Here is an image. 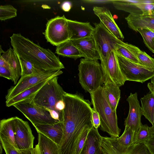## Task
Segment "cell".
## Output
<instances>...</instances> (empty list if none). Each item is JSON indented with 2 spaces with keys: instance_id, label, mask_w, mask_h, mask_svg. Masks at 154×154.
<instances>
[{
  "instance_id": "obj_18",
  "label": "cell",
  "mask_w": 154,
  "mask_h": 154,
  "mask_svg": "<svg viewBox=\"0 0 154 154\" xmlns=\"http://www.w3.org/2000/svg\"><path fill=\"white\" fill-rule=\"evenodd\" d=\"M13 117L3 119L0 122V139L1 143L10 144L16 148L13 126Z\"/></svg>"
},
{
  "instance_id": "obj_9",
  "label": "cell",
  "mask_w": 154,
  "mask_h": 154,
  "mask_svg": "<svg viewBox=\"0 0 154 154\" xmlns=\"http://www.w3.org/2000/svg\"><path fill=\"white\" fill-rule=\"evenodd\" d=\"M63 73L60 70L21 77L17 84L8 90L5 96L6 100L12 98L41 81L59 76Z\"/></svg>"
},
{
  "instance_id": "obj_12",
  "label": "cell",
  "mask_w": 154,
  "mask_h": 154,
  "mask_svg": "<svg viewBox=\"0 0 154 154\" xmlns=\"http://www.w3.org/2000/svg\"><path fill=\"white\" fill-rule=\"evenodd\" d=\"M126 100L129 103V109L128 115L125 119L124 125L125 126L130 128L135 134L142 123L141 119L142 115L137 93H131Z\"/></svg>"
},
{
  "instance_id": "obj_13",
  "label": "cell",
  "mask_w": 154,
  "mask_h": 154,
  "mask_svg": "<svg viewBox=\"0 0 154 154\" xmlns=\"http://www.w3.org/2000/svg\"><path fill=\"white\" fill-rule=\"evenodd\" d=\"M93 11L100 22L109 31L119 39L121 40L124 38L121 30L108 9L104 7L95 6L93 8Z\"/></svg>"
},
{
  "instance_id": "obj_32",
  "label": "cell",
  "mask_w": 154,
  "mask_h": 154,
  "mask_svg": "<svg viewBox=\"0 0 154 154\" xmlns=\"http://www.w3.org/2000/svg\"><path fill=\"white\" fill-rule=\"evenodd\" d=\"M17 10L11 5H1L0 6V20L5 21L15 17Z\"/></svg>"
},
{
  "instance_id": "obj_6",
  "label": "cell",
  "mask_w": 154,
  "mask_h": 154,
  "mask_svg": "<svg viewBox=\"0 0 154 154\" xmlns=\"http://www.w3.org/2000/svg\"><path fill=\"white\" fill-rule=\"evenodd\" d=\"M117 54L120 69L126 81L143 83L154 77V68L134 63Z\"/></svg>"
},
{
  "instance_id": "obj_43",
  "label": "cell",
  "mask_w": 154,
  "mask_h": 154,
  "mask_svg": "<svg viewBox=\"0 0 154 154\" xmlns=\"http://www.w3.org/2000/svg\"><path fill=\"white\" fill-rule=\"evenodd\" d=\"M33 154H42L41 147L38 143L35 145V147L33 148Z\"/></svg>"
},
{
  "instance_id": "obj_16",
  "label": "cell",
  "mask_w": 154,
  "mask_h": 154,
  "mask_svg": "<svg viewBox=\"0 0 154 154\" xmlns=\"http://www.w3.org/2000/svg\"><path fill=\"white\" fill-rule=\"evenodd\" d=\"M0 57L8 64L12 75V81L16 85L21 77L22 69L19 57L11 48L0 55Z\"/></svg>"
},
{
  "instance_id": "obj_38",
  "label": "cell",
  "mask_w": 154,
  "mask_h": 154,
  "mask_svg": "<svg viewBox=\"0 0 154 154\" xmlns=\"http://www.w3.org/2000/svg\"><path fill=\"white\" fill-rule=\"evenodd\" d=\"M92 120L93 127L98 129L100 125V121L98 113L93 109L92 112Z\"/></svg>"
},
{
  "instance_id": "obj_1",
  "label": "cell",
  "mask_w": 154,
  "mask_h": 154,
  "mask_svg": "<svg viewBox=\"0 0 154 154\" xmlns=\"http://www.w3.org/2000/svg\"><path fill=\"white\" fill-rule=\"evenodd\" d=\"M13 49L18 56L47 72L64 68L59 58L49 49L43 48L20 33L10 37Z\"/></svg>"
},
{
  "instance_id": "obj_35",
  "label": "cell",
  "mask_w": 154,
  "mask_h": 154,
  "mask_svg": "<svg viewBox=\"0 0 154 154\" xmlns=\"http://www.w3.org/2000/svg\"><path fill=\"white\" fill-rule=\"evenodd\" d=\"M91 129L85 130L81 134L76 147L75 154H80L84 145L88 135Z\"/></svg>"
},
{
  "instance_id": "obj_4",
  "label": "cell",
  "mask_w": 154,
  "mask_h": 154,
  "mask_svg": "<svg viewBox=\"0 0 154 154\" xmlns=\"http://www.w3.org/2000/svg\"><path fill=\"white\" fill-rule=\"evenodd\" d=\"M78 70L79 82L85 91L90 94L102 86V71L98 60L82 58Z\"/></svg>"
},
{
  "instance_id": "obj_46",
  "label": "cell",
  "mask_w": 154,
  "mask_h": 154,
  "mask_svg": "<svg viewBox=\"0 0 154 154\" xmlns=\"http://www.w3.org/2000/svg\"><path fill=\"white\" fill-rule=\"evenodd\" d=\"M5 52L2 49V48H1V46L0 45V54H1L2 53V54L4 53Z\"/></svg>"
},
{
  "instance_id": "obj_45",
  "label": "cell",
  "mask_w": 154,
  "mask_h": 154,
  "mask_svg": "<svg viewBox=\"0 0 154 154\" xmlns=\"http://www.w3.org/2000/svg\"><path fill=\"white\" fill-rule=\"evenodd\" d=\"M95 154H104L101 149L100 146L98 147Z\"/></svg>"
},
{
  "instance_id": "obj_42",
  "label": "cell",
  "mask_w": 154,
  "mask_h": 154,
  "mask_svg": "<svg viewBox=\"0 0 154 154\" xmlns=\"http://www.w3.org/2000/svg\"><path fill=\"white\" fill-rule=\"evenodd\" d=\"M83 2H85L87 3H112V0H87V1H84Z\"/></svg>"
},
{
  "instance_id": "obj_14",
  "label": "cell",
  "mask_w": 154,
  "mask_h": 154,
  "mask_svg": "<svg viewBox=\"0 0 154 154\" xmlns=\"http://www.w3.org/2000/svg\"><path fill=\"white\" fill-rule=\"evenodd\" d=\"M71 40L79 50L84 58L93 60H100L92 35L77 40Z\"/></svg>"
},
{
  "instance_id": "obj_39",
  "label": "cell",
  "mask_w": 154,
  "mask_h": 154,
  "mask_svg": "<svg viewBox=\"0 0 154 154\" xmlns=\"http://www.w3.org/2000/svg\"><path fill=\"white\" fill-rule=\"evenodd\" d=\"M0 76L12 81V75L9 70L2 66H0Z\"/></svg>"
},
{
  "instance_id": "obj_27",
  "label": "cell",
  "mask_w": 154,
  "mask_h": 154,
  "mask_svg": "<svg viewBox=\"0 0 154 154\" xmlns=\"http://www.w3.org/2000/svg\"><path fill=\"white\" fill-rule=\"evenodd\" d=\"M125 127L122 134L115 139L119 146L123 150L127 151L134 144L135 133L130 128L127 126Z\"/></svg>"
},
{
  "instance_id": "obj_30",
  "label": "cell",
  "mask_w": 154,
  "mask_h": 154,
  "mask_svg": "<svg viewBox=\"0 0 154 154\" xmlns=\"http://www.w3.org/2000/svg\"><path fill=\"white\" fill-rule=\"evenodd\" d=\"M151 134L149 127L146 125L141 123L134 138V144H144L149 138Z\"/></svg>"
},
{
  "instance_id": "obj_37",
  "label": "cell",
  "mask_w": 154,
  "mask_h": 154,
  "mask_svg": "<svg viewBox=\"0 0 154 154\" xmlns=\"http://www.w3.org/2000/svg\"><path fill=\"white\" fill-rule=\"evenodd\" d=\"M144 144L150 154H154V134H151L150 137Z\"/></svg>"
},
{
  "instance_id": "obj_11",
  "label": "cell",
  "mask_w": 154,
  "mask_h": 154,
  "mask_svg": "<svg viewBox=\"0 0 154 154\" xmlns=\"http://www.w3.org/2000/svg\"><path fill=\"white\" fill-rule=\"evenodd\" d=\"M101 65L103 84L112 82L119 87L124 85L126 80L121 72L115 51H112L106 62Z\"/></svg>"
},
{
  "instance_id": "obj_17",
  "label": "cell",
  "mask_w": 154,
  "mask_h": 154,
  "mask_svg": "<svg viewBox=\"0 0 154 154\" xmlns=\"http://www.w3.org/2000/svg\"><path fill=\"white\" fill-rule=\"evenodd\" d=\"M33 126L38 133L44 134L58 145L59 144L63 132L61 122L53 124H37Z\"/></svg>"
},
{
  "instance_id": "obj_8",
  "label": "cell",
  "mask_w": 154,
  "mask_h": 154,
  "mask_svg": "<svg viewBox=\"0 0 154 154\" xmlns=\"http://www.w3.org/2000/svg\"><path fill=\"white\" fill-rule=\"evenodd\" d=\"M44 34L47 42L56 46L69 40L67 19L63 15L50 19Z\"/></svg>"
},
{
  "instance_id": "obj_44",
  "label": "cell",
  "mask_w": 154,
  "mask_h": 154,
  "mask_svg": "<svg viewBox=\"0 0 154 154\" xmlns=\"http://www.w3.org/2000/svg\"><path fill=\"white\" fill-rule=\"evenodd\" d=\"M152 126L149 127V131L150 134H154V122Z\"/></svg>"
},
{
  "instance_id": "obj_22",
  "label": "cell",
  "mask_w": 154,
  "mask_h": 154,
  "mask_svg": "<svg viewBox=\"0 0 154 154\" xmlns=\"http://www.w3.org/2000/svg\"><path fill=\"white\" fill-rule=\"evenodd\" d=\"M55 53L59 55L73 58L75 60L83 57L79 50L69 39L57 45Z\"/></svg>"
},
{
  "instance_id": "obj_40",
  "label": "cell",
  "mask_w": 154,
  "mask_h": 154,
  "mask_svg": "<svg viewBox=\"0 0 154 154\" xmlns=\"http://www.w3.org/2000/svg\"><path fill=\"white\" fill-rule=\"evenodd\" d=\"M71 2L68 1L64 2L61 6L62 10L65 12L69 11L71 9Z\"/></svg>"
},
{
  "instance_id": "obj_19",
  "label": "cell",
  "mask_w": 154,
  "mask_h": 154,
  "mask_svg": "<svg viewBox=\"0 0 154 154\" xmlns=\"http://www.w3.org/2000/svg\"><path fill=\"white\" fill-rule=\"evenodd\" d=\"M102 136L98 129L93 127L89 132L84 145L80 154H95L100 146Z\"/></svg>"
},
{
  "instance_id": "obj_41",
  "label": "cell",
  "mask_w": 154,
  "mask_h": 154,
  "mask_svg": "<svg viewBox=\"0 0 154 154\" xmlns=\"http://www.w3.org/2000/svg\"><path fill=\"white\" fill-rule=\"evenodd\" d=\"M147 86L150 92L154 96V77L151 79L150 82L147 84Z\"/></svg>"
},
{
  "instance_id": "obj_24",
  "label": "cell",
  "mask_w": 154,
  "mask_h": 154,
  "mask_svg": "<svg viewBox=\"0 0 154 154\" xmlns=\"http://www.w3.org/2000/svg\"><path fill=\"white\" fill-rule=\"evenodd\" d=\"M140 51L138 48L134 45L123 42L118 47L116 52L117 54L129 60L141 64L137 57Z\"/></svg>"
},
{
  "instance_id": "obj_31",
  "label": "cell",
  "mask_w": 154,
  "mask_h": 154,
  "mask_svg": "<svg viewBox=\"0 0 154 154\" xmlns=\"http://www.w3.org/2000/svg\"><path fill=\"white\" fill-rule=\"evenodd\" d=\"M127 23H145L154 24V13L135 16L129 14L125 18Z\"/></svg>"
},
{
  "instance_id": "obj_26",
  "label": "cell",
  "mask_w": 154,
  "mask_h": 154,
  "mask_svg": "<svg viewBox=\"0 0 154 154\" xmlns=\"http://www.w3.org/2000/svg\"><path fill=\"white\" fill-rule=\"evenodd\" d=\"M38 133L42 154H59L57 144L42 134Z\"/></svg>"
},
{
  "instance_id": "obj_15",
  "label": "cell",
  "mask_w": 154,
  "mask_h": 154,
  "mask_svg": "<svg viewBox=\"0 0 154 154\" xmlns=\"http://www.w3.org/2000/svg\"><path fill=\"white\" fill-rule=\"evenodd\" d=\"M69 39L77 40L92 35L94 27L90 22H83L67 19Z\"/></svg>"
},
{
  "instance_id": "obj_5",
  "label": "cell",
  "mask_w": 154,
  "mask_h": 154,
  "mask_svg": "<svg viewBox=\"0 0 154 154\" xmlns=\"http://www.w3.org/2000/svg\"><path fill=\"white\" fill-rule=\"evenodd\" d=\"M92 36L100 58L101 65L106 61L109 54L116 49L123 42L109 31L100 22L94 23Z\"/></svg>"
},
{
  "instance_id": "obj_47",
  "label": "cell",
  "mask_w": 154,
  "mask_h": 154,
  "mask_svg": "<svg viewBox=\"0 0 154 154\" xmlns=\"http://www.w3.org/2000/svg\"><path fill=\"white\" fill-rule=\"evenodd\" d=\"M2 144L1 143V144H0V154H2Z\"/></svg>"
},
{
  "instance_id": "obj_25",
  "label": "cell",
  "mask_w": 154,
  "mask_h": 154,
  "mask_svg": "<svg viewBox=\"0 0 154 154\" xmlns=\"http://www.w3.org/2000/svg\"><path fill=\"white\" fill-rule=\"evenodd\" d=\"M100 147L104 154H126V151L119 146L115 138L102 137Z\"/></svg>"
},
{
  "instance_id": "obj_23",
  "label": "cell",
  "mask_w": 154,
  "mask_h": 154,
  "mask_svg": "<svg viewBox=\"0 0 154 154\" xmlns=\"http://www.w3.org/2000/svg\"><path fill=\"white\" fill-rule=\"evenodd\" d=\"M140 109L144 116L152 125L154 122V96L148 93L140 98Z\"/></svg>"
},
{
  "instance_id": "obj_29",
  "label": "cell",
  "mask_w": 154,
  "mask_h": 154,
  "mask_svg": "<svg viewBox=\"0 0 154 154\" xmlns=\"http://www.w3.org/2000/svg\"><path fill=\"white\" fill-rule=\"evenodd\" d=\"M142 36L146 46L152 53H154V32L148 28H139L137 29Z\"/></svg>"
},
{
  "instance_id": "obj_28",
  "label": "cell",
  "mask_w": 154,
  "mask_h": 154,
  "mask_svg": "<svg viewBox=\"0 0 154 154\" xmlns=\"http://www.w3.org/2000/svg\"><path fill=\"white\" fill-rule=\"evenodd\" d=\"M21 66V77L40 74L46 72L32 63L19 57Z\"/></svg>"
},
{
  "instance_id": "obj_33",
  "label": "cell",
  "mask_w": 154,
  "mask_h": 154,
  "mask_svg": "<svg viewBox=\"0 0 154 154\" xmlns=\"http://www.w3.org/2000/svg\"><path fill=\"white\" fill-rule=\"evenodd\" d=\"M1 143L6 154H33V148L19 149L10 144Z\"/></svg>"
},
{
  "instance_id": "obj_10",
  "label": "cell",
  "mask_w": 154,
  "mask_h": 154,
  "mask_svg": "<svg viewBox=\"0 0 154 154\" xmlns=\"http://www.w3.org/2000/svg\"><path fill=\"white\" fill-rule=\"evenodd\" d=\"M13 126L17 148L33 149L35 137L28 122L18 117H14Z\"/></svg>"
},
{
  "instance_id": "obj_36",
  "label": "cell",
  "mask_w": 154,
  "mask_h": 154,
  "mask_svg": "<svg viewBox=\"0 0 154 154\" xmlns=\"http://www.w3.org/2000/svg\"><path fill=\"white\" fill-rule=\"evenodd\" d=\"M128 27L137 32V30L139 28H148L154 31V24L145 23H128Z\"/></svg>"
},
{
  "instance_id": "obj_3",
  "label": "cell",
  "mask_w": 154,
  "mask_h": 154,
  "mask_svg": "<svg viewBox=\"0 0 154 154\" xmlns=\"http://www.w3.org/2000/svg\"><path fill=\"white\" fill-rule=\"evenodd\" d=\"M58 76L50 79L33 97L34 104L42 107L50 113L54 119L61 122L63 115L57 112L56 106L63 100L65 92L58 82Z\"/></svg>"
},
{
  "instance_id": "obj_20",
  "label": "cell",
  "mask_w": 154,
  "mask_h": 154,
  "mask_svg": "<svg viewBox=\"0 0 154 154\" xmlns=\"http://www.w3.org/2000/svg\"><path fill=\"white\" fill-rule=\"evenodd\" d=\"M51 79L41 81L12 98L6 100V106L8 107L13 106L18 103L32 98Z\"/></svg>"
},
{
  "instance_id": "obj_2",
  "label": "cell",
  "mask_w": 154,
  "mask_h": 154,
  "mask_svg": "<svg viewBox=\"0 0 154 154\" xmlns=\"http://www.w3.org/2000/svg\"><path fill=\"white\" fill-rule=\"evenodd\" d=\"M90 94L93 109L99 116L101 130L111 137H119L121 129L118 126L116 112L112 110L102 86Z\"/></svg>"
},
{
  "instance_id": "obj_48",
  "label": "cell",
  "mask_w": 154,
  "mask_h": 154,
  "mask_svg": "<svg viewBox=\"0 0 154 154\" xmlns=\"http://www.w3.org/2000/svg\"><path fill=\"white\" fill-rule=\"evenodd\" d=\"M152 31L154 32V31H153V30H152Z\"/></svg>"
},
{
  "instance_id": "obj_34",
  "label": "cell",
  "mask_w": 154,
  "mask_h": 154,
  "mask_svg": "<svg viewBox=\"0 0 154 154\" xmlns=\"http://www.w3.org/2000/svg\"><path fill=\"white\" fill-rule=\"evenodd\" d=\"M137 57L141 64L154 68V58L151 57L145 51L141 50L138 54Z\"/></svg>"
},
{
  "instance_id": "obj_7",
  "label": "cell",
  "mask_w": 154,
  "mask_h": 154,
  "mask_svg": "<svg viewBox=\"0 0 154 154\" xmlns=\"http://www.w3.org/2000/svg\"><path fill=\"white\" fill-rule=\"evenodd\" d=\"M31 98L14 104L13 106L20 111L32 124H53L59 122L53 119L44 108L35 105Z\"/></svg>"
},
{
  "instance_id": "obj_21",
  "label": "cell",
  "mask_w": 154,
  "mask_h": 154,
  "mask_svg": "<svg viewBox=\"0 0 154 154\" xmlns=\"http://www.w3.org/2000/svg\"><path fill=\"white\" fill-rule=\"evenodd\" d=\"M102 87L112 110L116 112L117 107L120 98V87L112 82L103 84Z\"/></svg>"
}]
</instances>
